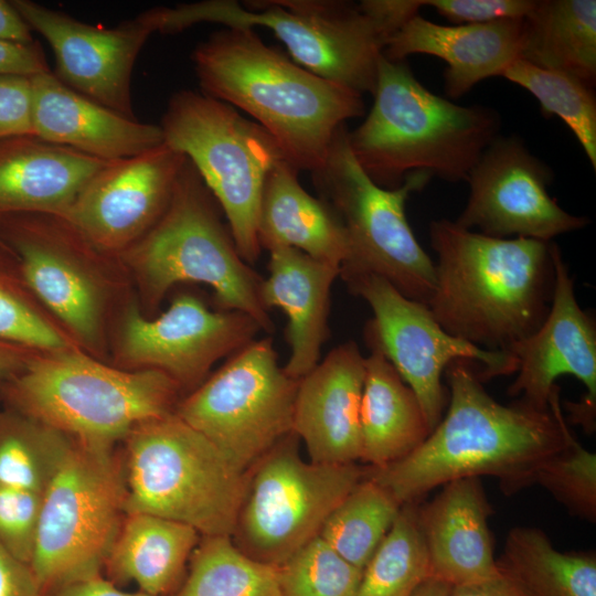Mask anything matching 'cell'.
<instances>
[{
	"mask_svg": "<svg viewBox=\"0 0 596 596\" xmlns=\"http://www.w3.org/2000/svg\"><path fill=\"white\" fill-rule=\"evenodd\" d=\"M168 596H283L279 566L249 557L231 536H202L183 582Z\"/></svg>",
	"mask_w": 596,
	"mask_h": 596,
	"instance_id": "31",
	"label": "cell"
},
{
	"mask_svg": "<svg viewBox=\"0 0 596 596\" xmlns=\"http://www.w3.org/2000/svg\"><path fill=\"white\" fill-rule=\"evenodd\" d=\"M44 596H150L143 592H124L103 574L75 581L44 594Z\"/></svg>",
	"mask_w": 596,
	"mask_h": 596,
	"instance_id": "45",
	"label": "cell"
},
{
	"mask_svg": "<svg viewBox=\"0 0 596 596\" xmlns=\"http://www.w3.org/2000/svg\"><path fill=\"white\" fill-rule=\"evenodd\" d=\"M4 245L1 241H0V246Z\"/></svg>",
	"mask_w": 596,
	"mask_h": 596,
	"instance_id": "49",
	"label": "cell"
},
{
	"mask_svg": "<svg viewBox=\"0 0 596 596\" xmlns=\"http://www.w3.org/2000/svg\"><path fill=\"white\" fill-rule=\"evenodd\" d=\"M534 4L535 0H423V7L434 8L455 25L523 19Z\"/></svg>",
	"mask_w": 596,
	"mask_h": 596,
	"instance_id": "40",
	"label": "cell"
},
{
	"mask_svg": "<svg viewBox=\"0 0 596 596\" xmlns=\"http://www.w3.org/2000/svg\"><path fill=\"white\" fill-rule=\"evenodd\" d=\"M534 483L547 490L573 514L596 520V455L583 447L574 435L538 470Z\"/></svg>",
	"mask_w": 596,
	"mask_h": 596,
	"instance_id": "38",
	"label": "cell"
},
{
	"mask_svg": "<svg viewBox=\"0 0 596 596\" xmlns=\"http://www.w3.org/2000/svg\"><path fill=\"white\" fill-rule=\"evenodd\" d=\"M180 389L161 371H123L65 350L35 353L0 383V401L75 441L114 447L140 423L173 413Z\"/></svg>",
	"mask_w": 596,
	"mask_h": 596,
	"instance_id": "5",
	"label": "cell"
},
{
	"mask_svg": "<svg viewBox=\"0 0 596 596\" xmlns=\"http://www.w3.org/2000/svg\"><path fill=\"white\" fill-rule=\"evenodd\" d=\"M342 125L323 163L310 172L320 199L336 212L345 231L349 255L340 277L370 274L387 280L402 295L428 306L436 285L435 264L417 242L406 217V201L433 178L409 173L402 185L375 184L355 160Z\"/></svg>",
	"mask_w": 596,
	"mask_h": 596,
	"instance_id": "9",
	"label": "cell"
},
{
	"mask_svg": "<svg viewBox=\"0 0 596 596\" xmlns=\"http://www.w3.org/2000/svg\"><path fill=\"white\" fill-rule=\"evenodd\" d=\"M552 255L555 284L551 307L535 332L507 350L518 363V375L508 392L545 408L550 406L556 379L573 375L585 385L586 394L577 403H567L570 419L590 433L596 414V324L579 307L574 279L554 242Z\"/></svg>",
	"mask_w": 596,
	"mask_h": 596,
	"instance_id": "18",
	"label": "cell"
},
{
	"mask_svg": "<svg viewBox=\"0 0 596 596\" xmlns=\"http://www.w3.org/2000/svg\"><path fill=\"white\" fill-rule=\"evenodd\" d=\"M497 564L530 596H596L595 554L561 552L538 528H513Z\"/></svg>",
	"mask_w": 596,
	"mask_h": 596,
	"instance_id": "30",
	"label": "cell"
},
{
	"mask_svg": "<svg viewBox=\"0 0 596 596\" xmlns=\"http://www.w3.org/2000/svg\"><path fill=\"white\" fill-rule=\"evenodd\" d=\"M523 19H500L486 23L441 25L419 13L411 18L387 42L383 56L404 61L412 54L444 60V88L457 99L480 81L501 76L520 58Z\"/></svg>",
	"mask_w": 596,
	"mask_h": 596,
	"instance_id": "22",
	"label": "cell"
},
{
	"mask_svg": "<svg viewBox=\"0 0 596 596\" xmlns=\"http://www.w3.org/2000/svg\"><path fill=\"white\" fill-rule=\"evenodd\" d=\"M32 32L12 2L0 0V41L29 44L35 41Z\"/></svg>",
	"mask_w": 596,
	"mask_h": 596,
	"instance_id": "46",
	"label": "cell"
},
{
	"mask_svg": "<svg viewBox=\"0 0 596 596\" xmlns=\"http://www.w3.org/2000/svg\"><path fill=\"white\" fill-rule=\"evenodd\" d=\"M538 67L596 82V1L535 0L523 18L520 58Z\"/></svg>",
	"mask_w": 596,
	"mask_h": 596,
	"instance_id": "29",
	"label": "cell"
},
{
	"mask_svg": "<svg viewBox=\"0 0 596 596\" xmlns=\"http://www.w3.org/2000/svg\"><path fill=\"white\" fill-rule=\"evenodd\" d=\"M361 576L319 535L279 565L283 596H356Z\"/></svg>",
	"mask_w": 596,
	"mask_h": 596,
	"instance_id": "37",
	"label": "cell"
},
{
	"mask_svg": "<svg viewBox=\"0 0 596 596\" xmlns=\"http://www.w3.org/2000/svg\"><path fill=\"white\" fill-rule=\"evenodd\" d=\"M268 252V277L263 279L260 299L267 310L278 308L287 318L285 336L290 354L283 368L290 377L300 380L319 363L330 334V292L340 267L291 247Z\"/></svg>",
	"mask_w": 596,
	"mask_h": 596,
	"instance_id": "24",
	"label": "cell"
},
{
	"mask_svg": "<svg viewBox=\"0 0 596 596\" xmlns=\"http://www.w3.org/2000/svg\"><path fill=\"white\" fill-rule=\"evenodd\" d=\"M0 340L35 352L68 350L65 338L34 302L18 258L7 245L0 246Z\"/></svg>",
	"mask_w": 596,
	"mask_h": 596,
	"instance_id": "36",
	"label": "cell"
},
{
	"mask_svg": "<svg viewBox=\"0 0 596 596\" xmlns=\"http://www.w3.org/2000/svg\"><path fill=\"white\" fill-rule=\"evenodd\" d=\"M192 62L201 92L251 115L298 170L318 169L337 130L364 114L362 94L307 71L251 28L211 34Z\"/></svg>",
	"mask_w": 596,
	"mask_h": 596,
	"instance_id": "3",
	"label": "cell"
},
{
	"mask_svg": "<svg viewBox=\"0 0 596 596\" xmlns=\"http://www.w3.org/2000/svg\"><path fill=\"white\" fill-rule=\"evenodd\" d=\"M479 368L466 359L450 362L445 370L449 405L439 423L409 455L366 472L400 504L468 477H496L505 492H514L534 483L539 468L568 444L573 433L557 385L549 407L520 398L503 405L483 389Z\"/></svg>",
	"mask_w": 596,
	"mask_h": 596,
	"instance_id": "1",
	"label": "cell"
},
{
	"mask_svg": "<svg viewBox=\"0 0 596 596\" xmlns=\"http://www.w3.org/2000/svg\"><path fill=\"white\" fill-rule=\"evenodd\" d=\"M219 211L187 158L166 211L129 247V258L152 301L178 283H202L222 310L243 312L272 333L274 322L260 299L264 278L241 257Z\"/></svg>",
	"mask_w": 596,
	"mask_h": 596,
	"instance_id": "8",
	"label": "cell"
},
{
	"mask_svg": "<svg viewBox=\"0 0 596 596\" xmlns=\"http://www.w3.org/2000/svg\"><path fill=\"white\" fill-rule=\"evenodd\" d=\"M298 171L283 159L265 179L257 222L260 248L291 247L341 268L349 255L343 225L326 201L302 188Z\"/></svg>",
	"mask_w": 596,
	"mask_h": 596,
	"instance_id": "26",
	"label": "cell"
},
{
	"mask_svg": "<svg viewBox=\"0 0 596 596\" xmlns=\"http://www.w3.org/2000/svg\"><path fill=\"white\" fill-rule=\"evenodd\" d=\"M374 103L348 134L350 149L379 187L396 189L413 172L448 182L467 181L486 148L499 136V113L461 106L423 86L404 61L383 55Z\"/></svg>",
	"mask_w": 596,
	"mask_h": 596,
	"instance_id": "4",
	"label": "cell"
},
{
	"mask_svg": "<svg viewBox=\"0 0 596 596\" xmlns=\"http://www.w3.org/2000/svg\"><path fill=\"white\" fill-rule=\"evenodd\" d=\"M159 126L163 141L188 158L217 202L241 257L254 264L262 252L257 222L264 182L286 159L278 142L233 106L189 89L171 96Z\"/></svg>",
	"mask_w": 596,
	"mask_h": 596,
	"instance_id": "10",
	"label": "cell"
},
{
	"mask_svg": "<svg viewBox=\"0 0 596 596\" xmlns=\"http://www.w3.org/2000/svg\"><path fill=\"white\" fill-rule=\"evenodd\" d=\"M263 331L249 316L212 310L200 298L181 294L155 319L127 312L120 350L125 361L161 371L182 387L203 380L219 360L232 355Z\"/></svg>",
	"mask_w": 596,
	"mask_h": 596,
	"instance_id": "17",
	"label": "cell"
},
{
	"mask_svg": "<svg viewBox=\"0 0 596 596\" xmlns=\"http://www.w3.org/2000/svg\"><path fill=\"white\" fill-rule=\"evenodd\" d=\"M441 487L432 501L417 505L430 577L450 586L493 577L500 570L488 524L492 509L480 478H460Z\"/></svg>",
	"mask_w": 596,
	"mask_h": 596,
	"instance_id": "23",
	"label": "cell"
},
{
	"mask_svg": "<svg viewBox=\"0 0 596 596\" xmlns=\"http://www.w3.org/2000/svg\"><path fill=\"white\" fill-rule=\"evenodd\" d=\"M342 279L371 307L373 319L368 324L387 360L416 395L430 432L444 415L447 395L441 375L450 362H477L482 382L517 372L512 354L486 350L451 336L428 306L405 297L384 278L362 274Z\"/></svg>",
	"mask_w": 596,
	"mask_h": 596,
	"instance_id": "14",
	"label": "cell"
},
{
	"mask_svg": "<svg viewBox=\"0 0 596 596\" xmlns=\"http://www.w3.org/2000/svg\"><path fill=\"white\" fill-rule=\"evenodd\" d=\"M430 577L415 501L404 503L362 570L356 596H412Z\"/></svg>",
	"mask_w": 596,
	"mask_h": 596,
	"instance_id": "34",
	"label": "cell"
},
{
	"mask_svg": "<svg viewBox=\"0 0 596 596\" xmlns=\"http://www.w3.org/2000/svg\"><path fill=\"white\" fill-rule=\"evenodd\" d=\"M291 433L247 471L231 535L249 557L279 566L318 536L344 497L365 477L355 462L305 461Z\"/></svg>",
	"mask_w": 596,
	"mask_h": 596,
	"instance_id": "12",
	"label": "cell"
},
{
	"mask_svg": "<svg viewBox=\"0 0 596 596\" xmlns=\"http://www.w3.org/2000/svg\"><path fill=\"white\" fill-rule=\"evenodd\" d=\"M38 352L0 340V383L17 374Z\"/></svg>",
	"mask_w": 596,
	"mask_h": 596,
	"instance_id": "47",
	"label": "cell"
},
{
	"mask_svg": "<svg viewBox=\"0 0 596 596\" xmlns=\"http://www.w3.org/2000/svg\"><path fill=\"white\" fill-rule=\"evenodd\" d=\"M364 372L358 344L347 341L298 381L292 433L305 443L310 461L340 465L360 460Z\"/></svg>",
	"mask_w": 596,
	"mask_h": 596,
	"instance_id": "20",
	"label": "cell"
},
{
	"mask_svg": "<svg viewBox=\"0 0 596 596\" xmlns=\"http://www.w3.org/2000/svg\"><path fill=\"white\" fill-rule=\"evenodd\" d=\"M153 31L182 32L199 23L270 30L292 61L360 94H374L379 63L394 35L359 3L341 0H204L147 11Z\"/></svg>",
	"mask_w": 596,
	"mask_h": 596,
	"instance_id": "6",
	"label": "cell"
},
{
	"mask_svg": "<svg viewBox=\"0 0 596 596\" xmlns=\"http://www.w3.org/2000/svg\"><path fill=\"white\" fill-rule=\"evenodd\" d=\"M550 167L517 136H497L470 171L467 204L459 226L507 238H552L585 227L589 220L563 210L549 194Z\"/></svg>",
	"mask_w": 596,
	"mask_h": 596,
	"instance_id": "15",
	"label": "cell"
},
{
	"mask_svg": "<svg viewBox=\"0 0 596 596\" xmlns=\"http://www.w3.org/2000/svg\"><path fill=\"white\" fill-rule=\"evenodd\" d=\"M437 255L428 302L440 327L492 351H507L535 332L552 302V242L499 238L446 219L429 225Z\"/></svg>",
	"mask_w": 596,
	"mask_h": 596,
	"instance_id": "2",
	"label": "cell"
},
{
	"mask_svg": "<svg viewBox=\"0 0 596 596\" xmlns=\"http://www.w3.org/2000/svg\"><path fill=\"white\" fill-rule=\"evenodd\" d=\"M106 162L33 135L1 139L0 215L64 217Z\"/></svg>",
	"mask_w": 596,
	"mask_h": 596,
	"instance_id": "25",
	"label": "cell"
},
{
	"mask_svg": "<svg viewBox=\"0 0 596 596\" xmlns=\"http://www.w3.org/2000/svg\"><path fill=\"white\" fill-rule=\"evenodd\" d=\"M187 157L164 141L139 155L107 161L63 217L93 247L132 246L161 217Z\"/></svg>",
	"mask_w": 596,
	"mask_h": 596,
	"instance_id": "16",
	"label": "cell"
},
{
	"mask_svg": "<svg viewBox=\"0 0 596 596\" xmlns=\"http://www.w3.org/2000/svg\"><path fill=\"white\" fill-rule=\"evenodd\" d=\"M298 381L279 366L265 337L232 354L174 413L247 472L292 433Z\"/></svg>",
	"mask_w": 596,
	"mask_h": 596,
	"instance_id": "13",
	"label": "cell"
},
{
	"mask_svg": "<svg viewBox=\"0 0 596 596\" xmlns=\"http://www.w3.org/2000/svg\"><path fill=\"white\" fill-rule=\"evenodd\" d=\"M113 449L73 440L43 492L30 566L44 594L103 574L126 517L125 466Z\"/></svg>",
	"mask_w": 596,
	"mask_h": 596,
	"instance_id": "11",
	"label": "cell"
},
{
	"mask_svg": "<svg viewBox=\"0 0 596 596\" xmlns=\"http://www.w3.org/2000/svg\"><path fill=\"white\" fill-rule=\"evenodd\" d=\"M49 70L38 41L29 44L0 41V75L33 76Z\"/></svg>",
	"mask_w": 596,
	"mask_h": 596,
	"instance_id": "43",
	"label": "cell"
},
{
	"mask_svg": "<svg viewBox=\"0 0 596 596\" xmlns=\"http://www.w3.org/2000/svg\"><path fill=\"white\" fill-rule=\"evenodd\" d=\"M501 76L529 91L546 118L560 117L596 169V99L593 87L568 74L541 68L523 60L513 62Z\"/></svg>",
	"mask_w": 596,
	"mask_h": 596,
	"instance_id": "35",
	"label": "cell"
},
{
	"mask_svg": "<svg viewBox=\"0 0 596 596\" xmlns=\"http://www.w3.org/2000/svg\"><path fill=\"white\" fill-rule=\"evenodd\" d=\"M43 493L0 485V545L30 564Z\"/></svg>",
	"mask_w": 596,
	"mask_h": 596,
	"instance_id": "39",
	"label": "cell"
},
{
	"mask_svg": "<svg viewBox=\"0 0 596 596\" xmlns=\"http://www.w3.org/2000/svg\"><path fill=\"white\" fill-rule=\"evenodd\" d=\"M200 541L192 526L162 517L126 513L104 564L114 584L135 583L150 596H168L181 583Z\"/></svg>",
	"mask_w": 596,
	"mask_h": 596,
	"instance_id": "28",
	"label": "cell"
},
{
	"mask_svg": "<svg viewBox=\"0 0 596 596\" xmlns=\"http://www.w3.org/2000/svg\"><path fill=\"white\" fill-rule=\"evenodd\" d=\"M126 513L188 524L202 536H231L247 472L175 413L140 423L124 439Z\"/></svg>",
	"mask_w": 596,
	"mask_h": 596,
	"instance_id": "7",
	"label": "cell"
},
{
	"mask_svg": "<svg viewBox=\"0 0 596 596\" xmlns=\"http://www.w3.org/2000/svg\"><path fill=\"white\" fill-rule=\"evenodd\" d=\"M364 339L370 354L364 356L360 460L382 468L409 455L430 429L416 395L387 360L368 323Z\"/></svg>",
	"mask_w": 596,
	"mask_h": 596,
	"instance_id": "27",
	"label": "cell"
},
{
	"mask_svg": "<svg viewBox=\"0 0 596 596\" xmlns=\"http://www.w3.org/2000/svg\"><path fill=\"white\" fill-rule=\"evenodd\" d=\"M402 505L365 475L329 514L319 536L344 560L363 570Z\"/></svg>",
	"mask_w": 596,
	"mask_h": 596,
	"instance_id": "33",
	"label": "cell"
},
{
	"mask_svg": "<svg viewBox=\"0 0 596 596\" xmlns=\"http://www.w3.org/2000/svg\"><path fill=\"white\" fill-rule=\"evenodd\" d=\"M450 587L449 584L440 579L428 577L412 596H447Z\"/></svg>",
	"mask_w": 596,
	"mask_h": 596,
	"instance_id": "48",
	"label": "cell"
},
{
	"mask_svg": "<svg viewBox=\"0 0 596 596\" xmlns=\"http://www.w3.org/2000/svg\"><path fill=\"white\" fill-rule=\"evenodd\" d=\"M23 135H33L31 76L0 75V140Z\"/></svg>",
	"mask_w": 596,
	"mask_h": 596,
	"instance_id": "41",
	"label": "cell"
},
{
	"mask_svg": "<svg viewBox=\"0 0 596 596\" xmlns=\"http://www.w3.org/2000/svg\"><path fill=\"white\" fill-rule=\"evenodd\" d=\"M11 2L31 30L50 44L54 74L63 84L114 111L136 118L131 103L132 70L153 33L141 14L104 28L34 1Z\"/></svg>",
	"mask_w": 596,
	"mask_h": 596,
	"instance_id": "19",
	"label": "cell"
},
{
	"mask_svg": "<svg viewBox=\"0 0 596 596\" xmlns=\"http://www.w3.org/2000/svg\"><path fill=\"white\" fill-rule=\"evenodd\" d=\"M488 579L451 586L447 596H530V594L507 572Z\"/></svg>",
	"mask_w": 596,
	"mask_h": 596,
	"instance_id": "44",
	"label": "cell"
},
{
	"mask_svg": "<svg viewBox=\"0 0 596 596\" xmlns=\"http://www.w3.org/2000/svg\"><path fill=\"white\" fill-rule=\"evenodd\" d=\"M0 596H44L30 564L0 545Z\"/></svg>",
	"mask_w": 596,
	"mask_h": 596,
	"instance_id": "42",
	"label": "cell"
},
{
	"mask_svg": "<svg viewBox=\"0 0 596 596\" xmlns=\"http://www.w3.org/2000/svg\"><path fill=\"white\" fill-rule=\"evenodd\" d=\"M33 136L115 161L163 142L160 126L126 117L63 84L49 70L31 76Z\"/></svg>",
	"mask_w": 596,
	"mask_h": 596,
	"instance_id": "21",
	"label": "cell"
},
{
	"mask_svg": "<svg viewBox=\"0 0 596 596\" xmlns=\"http://www.w3.org/2000/svg\"><path fill=\"white\" fill-rule=\"evenodd\" d=\"M72 443L38 421L0 411V485L43 493Z\"/></svg>",
	"mask_w": 596,
	"mask_h": 596,
	"instance_id": "32",
	"label": "cell"
}]
</instances>
